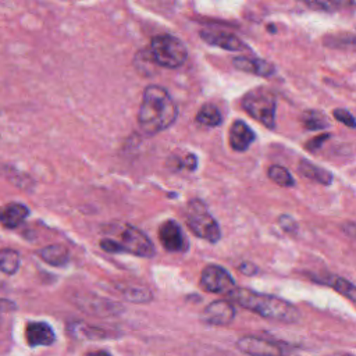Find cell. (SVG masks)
I'll use <instances>...</instances> for the list:
<instances>
[{
	"label": "cell",
	"mask_w": 356,
	"mask_h": 356,
	"mask_svg": "<svg viewBox=\"0 0 356 356\" xmlns=\"http://www.w3.org/2000/svg\"><path fill=\"white\" fill-rule=\"evenodd\" d=\"M115 242L120 248V252H128L142 257H150L154 254V246L152 241L140 229L132 225H125L120 232V239Z\"/></svg>",
	"instance_id": "cell-6"
},
{
	"label": "cell",
	"mask_w": 356,
	"mask_h": 356,
	"mask_svg": "<svg viewBox=\"0 0 356 356\" xmlns=\"http://www.w3.org/2000/svg\"><path fill=\"white\" fill-rule=\"evenodd\" d=\"M29 210L25 204L10 203L0 210V224L6 228H17L28 217Z\"/></svg>",
	"instance_id": "cell-15"
},
{
	"label": "cell",
	"mask_w": 356,
	"mask_h": 356,
	"mask_svg": "<svg viewBox=\"0 0 356 356\" xmlns=\"http://www.w3.org/2000/svg\"><path fill=\"white\" fill-rule=\"evenodd\" d=\"M302 124L305 128L310 131H317V129H324L328 127V120L327 117L316 110H307L302 115Z\"/></svg>",
	"instance_id": "cell-21"
},
{
	"label": "cell",
	"mask_w": 356,
	"mask_h": 356,
	"mask_svg": "<svg viewBox=\"0 0 356 356\" xmlns=\"http://www.w3.org/2000/svg\"><path fill=\"white\" fill-rule=\"evenodd\" d=\"M305 6L316 11H334L338 7L331 0H300Z\"/></svg>",
	"instance_id": "cell-25"
},
{
	"label": "cell",
	"mask_w": 356,
	"mask_h": 356,
	"mask_svg": "<svg viewBox=\"0 0 356 356\" xmlns=\"http://www.w3.org/2000/svg\"><path fill=\"white\" fill-rule=\"evenodd\" d=\"M236 346L250 356H284L285 350L278 342L267 341L257 337H242L238 339Z\"/></svg>",
	"instance_id": "cell-9"
},
{
	"label": "cell",
	"mask_w": 356,
	"mask_h": 356,
	"mask_svg": "<svg viewBox=\"0 0 356 356\" xmlns=\"http://www.w3.org/2000/svg\"><path fill=\"white\" fill-rule=\"evenodd\" d=\"M25 338L31 346H47L56 339V335L49 324L42 321L29 323L25 328Z\"/></svg>",
	"instance_id": "cell-12"
},
{
	"label": "cell",
	"mask_w": 356,
	"mask_h": 356,
	"mask_svg": "<svg viewBox=\"0 0 356 356\" xmlns=\"http://www.w3.org/2000/svg\"><path fill=\"white\" fill-rule=\"evenodd\" d=\"M239 270H241V273L245 274V275H254V274L257 273V267H256L253 263H249V261L242 263V264L239 266Z\"/></svg>",
	"instance_id": "cell-29"
},
{
	"label": "cell",
	"mask_w": 356,
	"mask_h": 356,
	"mask_svg": "<svg viewBox=\"0 0 356 356\" xmlns=\"http://www.w3.org/2000/svg\"><path fill=\"white\" fill-rule=\"evenodd\" d=\"M268 177L271 181H274L277 185L280 186H293L295 185V179L291 175V172L282 167V165H271L268 168Z\"/></svg>",
	"instance_id": "cell-23"
},
{
	"label": "cell",
	"mask_w": 356,
	"mask_h": 356,
	"mask_svg": "<svg viewBox=\"0 0 356 356\" xmlns=\"http://www.w3.org/2000/svg\"><path fill=\"white\" fill-rule=\"evenodd\" d=\"M327 285L334 288L337 292H339L342 296L349 299L352 303L356 305V285L349 282L348 280L342 277H330L327 280Z\"/></svg>",
	"instance_id": "cell-20"
},
{
	"label": "cell",
	"mask_w": 356,
	"mask_h": 356,
	"mask_svg": "<svg viewBox=\"0 0 356 356\" xmlns=\"http://www.w3.org/2000/svg\"><path fill=\"white\" fill-rule=\"evenodd\" d=\"M185 222L196 236L209 242L214 243L221 236L217 221L207 211L206 206L197 199H193L188 203L185 210Z\"/></svg>",
	"instance_id": "cell-5"
},
{
	"label": "cell",
	"mask_w": 356,
	"mask_h": 356,
	"mask_svg": "<svg viewBox=\"0 0 356 356\" xmlns=\"http://www.w3.org/2000/svg\"><path fill=\"white\" fill-rule=\"evenodd\" d=\"M334 118L339 122H342L343 125L349 127V128H356V120L355 117L345 108H335L334 110Z\"/></svg>",
	"instance_id": "cell-26"
},
{
	"label": "cell",
	"mask_w": 356,
	"mask_h": 356,
	"mask_svg": "<svg viewBox=\"0 0 356 356\" xmlns=\"http://www.w3.org/2000/svg\"><path fill=\"white\" fill-rule=\"evenodd\" d=\"M330 138L328 134H323V135H318V136H314L313 139H310L307 143H306V147L310 150V152H314L317 149L321 147V145Z\"/></svg>",
	"instance_id": "cell-27"
},
{
	"label": "cell",
	"mask_w": 356,
	"mask_h": 356,
	"mask_svg": "<svg viewBox=\"0 0 356 356\" xmlns=\"http://www.w3.org/2000/svg\"><path fill=\"white\" fill-rule=\"evenodd\" d=\"M202 317L209 324L227 325L234 320L235 309L232 303L227 300H214L206 306Z\"/></svg>",
	"instance_id": "cell-11"
},
{
	"label": "cell",
	"mask_w": 356,
	"mask_h": 356,
	"mask_svg": "<svg viewBox=\"0 0 356 356\" xmlns=\"http://www.w3.org/2000/svg\"><path fill=\"white\" fill-rule=\"evenodd\" d=\"M178 108L170 93L159 86L149 85L142 96L138 113V124L147 135L159 134L174 124Z\"/></svg>",
	"instance_id": "cell-1"
},
{
	"label": "cell",
	"mask_w": 356,
	"mask_h": 356,
	"mask_svg": "<svg viewBox=\"0 0 356 356\" xmlns=\"http://www.w3.org/2000/svg\"><path fill=\"white\" fill-rule=\"evenodd\" d=\"M85 356H111V355L106 350H93V352H88Z\"/></svg>",
	"instance_id": "cell-32"
},
{
	"label": "cell",
	"mask_w": 356,
	"mask_h": 356,
	"mask_svg": "<svg viewBox=\"0 0 356 356\" xmlns=\"http://www.w3.org/2000/svg\"><path fill=\"white\" fill-rule=\"evenodd\" d=\"M337 7H355L356 8V0H331Z\"/></svg>",
	"instance_id": "cell-31"
},
{
	"label": "cell",
	"mask_w": 356,
	"mask_h": 356,
	"mask_svg": "<svg viewBox=\"0 0 356 356\" xmlns=\"http://www.w3.org/2000/svg\"><path fill=\"white\" fill-rule=\"evenodd\" d=\"M299 172L309 178V179H313V181H317L323 185H330L331 181H332V174L307 160H302L300 164H299Z\"/></svg>",
	"instance_id": "cell-16"
},
{
	"label": "cell",
	"mask_w": 356,
	"mask_h": 356,
	"mask_svg": "<svg viewBox=\"0 0 356 356\" xmlns=\"http://www.w3.org/2000/svg\"><path fill=\"white\" fill-rule=\"evenodd\" d=\"M19 267V256L13 249L0 250V270L6 274H14Z\"/></svg>",
	"instance_id": "cell-22"
},
{
	"label": "cell",
	"mask_w": 356,
	"mask_h": 356,
	"mask_svg": "<svg viewBox=\"0 0 356 356\" xmlns=\"http://www.w3.org/2000/svg\"><path fill=\"white\" fill-rule=\"evenodd\" d=\"M324 44L328 47H332V49L356 51V35L355 33L327 35L324 38Z\"/></svg>",
	"instance_id": "cell-19"
},
{
	"label": "cell",
	"mask_w": 356,
	"mask_h": 356,
	"mask_svg": "<svg viewBox=\"0 0 356 356\" xmlns=\"http://www.w3.org/2000/svg\"><path fill=\"white\" fill-rule=\"evenodd\" d=\"M200 38L211 44V46H217L221 47L224 50H229V51H242L246 50L248 46L234 33L225 32V31H220V29H202L200 31Z\"/></svg>",
	"instance_id": "cell-10"
},
{
	"label": "cell",
	"mask_w": 356,
	"mask_h": 356,
	"mask_svg": "<svg viewBox=\"0 0 356 356\" xmlns=\"http://www.w3.org/2000/svg\"><path fill=\"white\" fill-rule=\"evenodd\" d=\"M243 110L267 128L275 125V96L267 88L259 86L248 92L242 99Z\"/></svg>",
	"instance_id": "cell-4"
},
{
	"label": "cell",
	"mask_w": 356,
	"mask_h": 356,
	"mask_svg": "<svg viewBox=\"0 0 356 356\" xmlns=\"http://www.w3.org/2000/svg\"><path fill=\"white\" fill-rule=\"evenodd\" d=\"M229 145L236 152H245L254 140V132L242 120L234 121L229 128Z\"/></svg>",
	"instance_id": "cell-13"
},
{
	"label": "cell",
	"mask_w": 356,
	"mask_h": 356,
	"mask_svg": "<svg viewBox=\"0 0 356 356\" xmlns=\"http://www.w3.org/2000/svg\"><path fill=\"white\" fill-rule=\"evenodd\" d=\"M159 239L168 252H185L189 245L181 225L174 220H167L160 225Z\"/></svg>",
	"instance_id": "cell-8"
},
{
	"label": "cell",
	"mask_w": 356,
	"mask_h": 356,
	"mask_svg": "<svg viewBox=\"0 0 356 356\" xmlns=\"http://www.w3.org/2000/svg\"><path fill=\"white\" fill-rule=\"evenodd\" d=\"M39 256L51 266H64L68 261V249L63 245H49L40 249Z\"/></svg>",
	"instance_id": "cell-17"
},
{
	"label": "cell",
	"mask_w": 356,
	"mask_h": 356,
	"mask_svg": "<svg viewBox=\"0 0 356 356\" xmlns=\"http://www.w3.org/2000/svg\"><path fill=\"white\" fill-rule=\"evenodd\" d=\"M184 167L188 168V170H195L196 168V157L193 154H186L185 159H184Z\"/></svg>",
	"instance_id": "cell-30"
},
{
	"label": "cell",
	"mask_w": 356,
	"mask_h": 356,
	"mask_svg": "<svg viewBox=\"0 0 356 356\" xmlns=\"http://www.w3.org/2000/svg\"><path fill=\"white\" fill-rule=\"evenodd\" d=\"M232 64L241 71H245V72H249L253 75H259V76H270L275 72V68L273 64H270L264 60H260V58L239 56L232 60Z\"/></svg>",
	"instance_id": "cell-14"
},
{
	"label": "cell",
	"mask_w": 356,
	"mask_h": 356,
	"mask_svg": "<svg viewBox=\"0 0 356 356\" xmlns=\"http://www.w3.org/2000/svg\"><path fill=\"white\" fill-rule=\"evenodd\" d=\"M196 121L204 127H217L222 122V115L214 104L207 103L199 108L196 114Z\"/></svg>",
	"instance_id": "cell-18"
},
{
	"label": "cell",
	"mask_w": 356,
	"mask_h": 356,
	"mask_svg": "<svg viewBox=\"0 0 356 356\" xmlns=\"http://www.w3.org/2000/svg\"><path fill=\"white\" fill-rule=\"evenodd\" d=\"M124 293L132 302H147L152 299V293L146 288H140V286L129 288Z\"/></svg>",
	"instance_id": "cell-24"
},
{
	"label": "cell",
	"mask_w": 356,
	"mask_h": 356,
	"mask_svg": "<svg viewBox=\"0 0 356 356\" xmlns=\"http://www.w3.org/2000/svg\"><path fill=\"white\" fill-rule=\"evenodd\" d=\"M228 295L231 300H234L239 306L249 309L264 318L282 323H295L300 317V312L295 305L274 295L259 293L250 289L236 286Z\"/></svg>",
	"instance_id": "cell-2"
},
{
	"label": "cell",
	"mask_w": 356,
	"mask_h": 356,
	"mask_svg": "<svg viewBox=\"0 0 356 356\" xmlns=\"http://www.w3.org/2000/svg\"><path fill=\"white\" fill-rule=\"evenodd\" d=\"M200 286L213 293H229L235 288V282L225 268L217 264H209L202 271Z\"/></svg>",
	"instance_id": "cell-7"
},
{
	"label": "cell",
	"mask_w": 356,
	"mask_h": 356,
	"mask_svg": "<svg viewBox=\"0 0 356 356\" xmlns=\"http://www.w3.org/2000/svg\"><path fill=\"white\" fill-rule=\"evenodd\" d=\"M280 224H281L282 229H285V231H295L296 229V222L289 216H281L280 217Z\"/></svg>",
	"instance_id": "cell-28"
},
{
	"label": "cell",
	"mask_w": 356,
	"mask_h": 356,
	"mask_svg": "<svg viewBox=\"0 0 356 356\" xmlns=\"http://www.w3.org/2000/svg\"><path fill=\"white\" fill-rule=\"evenodd\" d=\"M150 54L154 63L164 68H178L188 57L185 43L171 35H160L150 42Z\"/></svg>",
	"instance_id": "cell-3"
}]
</instances>
